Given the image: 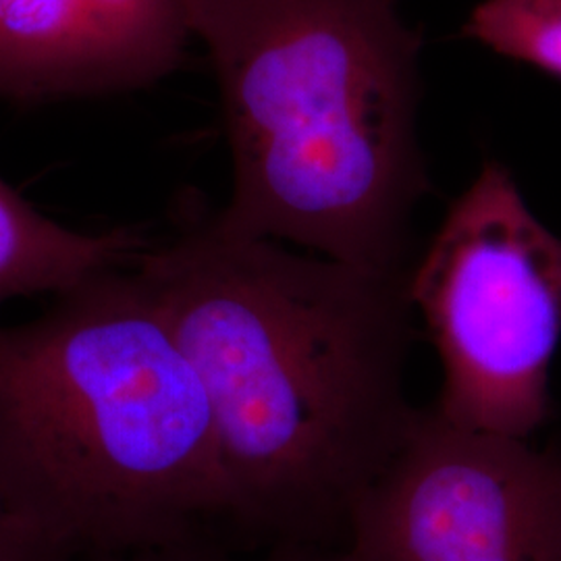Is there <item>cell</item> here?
Instances as JSON below:
<instances>
[{
	"label": "cell",
	"instance_id": "1",
	"mask_svg": "<svg viewBox=\"0 0 561 561\" xmlns=\"http://www.w3.org/2000/svg\"><path fill=\"white\" fill-rule=\"evenodd\" d=\"M131 268L210 403L233 539L345 547L416 414L410 273L236 236L201 201Z\"/></svg>",
	"mask_w": 561,
	"mask_h": 561
},
{
	"label": "cell",
	"instance_id": "2",
	"mask_svg": "<svg viewBox=\"0 0 561 561\" xmlns=\"http://www.w3.org/2000/svg\"><path fill=\"white\" fill-rule=\"evenodd\" d=\"M233 164L222 229L362 271L408 273L431 190L419 141L421 34L391 0H185Z\"/></svg>",
	"mask_w": 561,
	"mask_h": 561
},
{
	"label": "cell",
	"instance_id": "3",
	"mask_svg": "<svg viewBox=\"0 0 561 561\" xmlns=\"http://www.w3.org/2000/svg\"><path fill=\"white\" fill-rule=\"evenodd\" d=\"M0 500L73 558L233 539L210 403L131 266L0 324Z\"/></svg>",
	"mask_w": 561,
	"mask_h": 561
},
{
	"label": "cell",
	"instance_id": "4",
	"mask_svg": "<svg viewBox=\"0 0 561 561\" xmlns=\"http://www.w3.org/2000/svg\"><path fill=\"white\" fill-rule=\"evenodd\" d=\"M443 362L437 410L482 433L526 439L549 419V364L561 335V236L486 162L408 279Z\"/></svg>",
	"mask_w": 561,
	"mask_h": 561
},
{
	"label": "cell",
	"instance_id": "5",
	"mask_svg": "<svg viewBox=\"0 0 561 561\" xmlns=\"http://www.w3.org/2000/svg\"><path fill=\"white\" fill-rule=\"evenodd\" d=\"M345 547L356 561H561V451L416 410Z\"/></svg>",
	"mask_w": 561,
	"mask_h": 561
},
{
	"label": "cell",
	"instance_id": "6",
	"mask_svg": "<svg viewBox=\"0 0 561 561\" xmlns=\"http://www.w3.org/2000/svg\"><path fill=\"white\" fill-rule=\"evenodd\" d=\"M185 0H0V101L117 94L180 69Z\"/></svg>",
	"mask_w": 561,
	"mask_h": 561
},
{
	"label": "cell",
	"instance_id": "7",
	"mask_svg": "<svg viewBox=\"0 0 561 561\" xmlns=\"http://www.w3.org/2000/svg\"><path fill=\"white\" fill-rule=\"evenodd\" d=\"M150 243L136 229H69L0 178V308L27 296L55 298L108 271L131 266Z\"/></svg>",
	"mask_w": 561,
	"mask_h": 561
},
{
	"label": "cell",
	"instance_id": "8",
	"mask_svg": "<svg viewBox=\"0 0 561 561\" xmlns=\"http://www.w3.org/2000/svg\"><path fill=\"white\" fill-rule=\"evenodd\" d=\"M466 36L561 78V0H482Z\"/></svg>",
	"mask_w": 561,
	"mask_h": 561
},
{
	"label": "cell",
	"instance_id": "9",
	"mask_svg": "<svg viewBox=\"0 0 561 561\" xmlns=\"http://www.w3.org/2000/svg\"><path fill=\"white\" fill-rule=\"evenodd\" d=\"M73 561H356L347 547L310 542H268L248 547L217 533L141 547L121 553L80 556Z\"/></svg>",
	"mask_w": 561,
	"mask_h": 561
},
{
	"label": "cell",
	"instance_id": "10",
	"mask_svg": "<svg viewBox=\"0 0 561 561\" xmlns=\"http://www.w3.org/2000/svg\"><path fill=\"white\" fill-rule=\"evenodd\" d=\"M59 545L46 539L0 500V561H73Z\"/></svg>",
	"mask_w": 561,
	"mask_h": 561
},
{
	"label": "cell",
	"instance_id": "11",
	"mask_svg": "<svg viewBox=\"0 0 561 561\" xmlns=\"http://www.w3.org/2000/svg\"><path fill=\"white\" fill-rule=\"evenodd\" d=\"M391 2H398V0H391Z\"/></svg>",
	"mask_w": 561,
	"mask_h": 561
}]
</instances>
